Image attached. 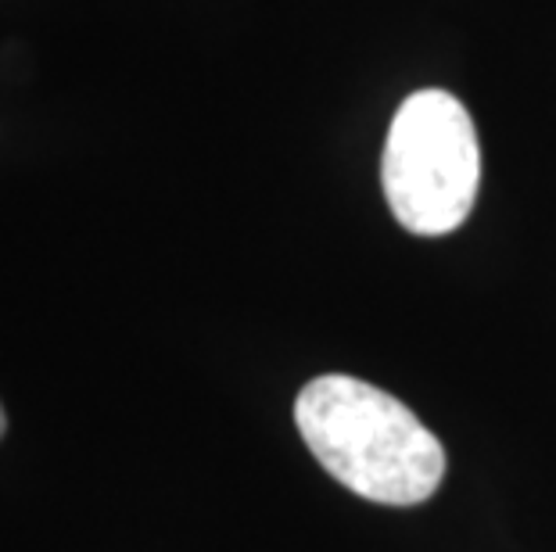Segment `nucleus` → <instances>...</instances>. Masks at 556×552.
<instances>
[{
  "mask_svg": "<svg viewBox=\"0 0 556 552\" xmlns=\"http://www.w3.org/2000/svg\"><path fill=\"white\" fill-rule=\"evenodd\" d=\"M294 424L316 463L359 499L420 506L445 480V449L395 395L324 373L294 398Z\"/></svg>",
  "mask_w": 556,
  "mask_h": 552,
  "instance_id": "1",
  "label": "nucleus"
},
{
  "mask_svg": "<svg viewBox=\"0 0 556 552\" xmlns=\"http://www.w3.org/2000/svg\"><path fill=\"white\" fill-rule=\"evenodd\" d=\"M481 183L478 129L448 90H417L399 104L381 155V187L402 230L445 238L475 213Z\"/></svg>",
  "mask_w": 556,
  "mask_h": 552,
  "instance_id": "2",
  "label": "nucleus"
},
{
  "mask_svg": "<svg viewBox=\"0 0 556 552\" xmlns=\"http://www.w3.org/2000/svg\"><path fill=\"white\" fill-rule=\"evenodd\" d=\"M4 431H8V416H4V406H0V438H4Z\"/></svg>",
  "mask_w": 556,
  "mask_h": 552,
  "instance_id": "3",
  "label": "nucleus"
}]
</instances>
